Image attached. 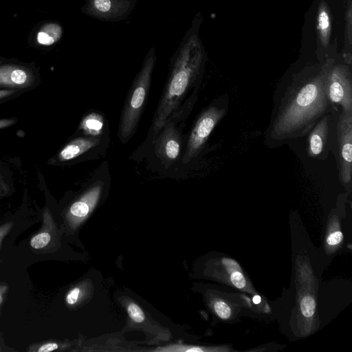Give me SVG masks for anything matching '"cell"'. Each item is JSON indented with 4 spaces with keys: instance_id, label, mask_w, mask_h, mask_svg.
Wrapping results in <instances>:
<instances>
[{
    "instance_id": "cell-9",
    "label": "cell",
    "mask_w": 352,
    "mask_h": 352,
    "mask_svg": "<svg viewBox=\"0 0 352 352\" xmlns=\"http://www.w3.org/2000/svg\"><path fill=\"white\" fill-rule=\"evenodd\" d=\"M81 12L93 19L116 23L126 19L133 11L138 0H82Z\"/></svg>"
},
{
    "instance_id": "cell-14",
    "label": "cell",
    "mask_w": 352,
    "mask_h": 352,
    "mask_svg": "<svg viewBox=\"0 0 352 352\" xmlns=\"http://www.w3.org/2000/svg\"><path fill=\"white\" fill-rule=\"evenodd\" d=\"M63 35V28L57 23L44 25L37 34V41L43 45H51L58 42Z\"/></svg>"
},
{
    "instance_id": "cell-27",
    "label": "cell",
    "mask_w": 352,
    "mask_h": 352,
    "mask_svg": "<svg viewBox=\"0 0 352 352\" xmlns=\"http://www.w3.org/2000/svg\"><path fill=\"white\" fill-rule=\"evenodd\" d=\"M11 122H12L11 120H0V128L8 126V125L10 124Z\"/></svg>"
},
{
    "instance_id": "cell-8",
    "label": "cell",
    "mask_w": 352,
    "mask_h": 352,
    "mask_svg": "<svg viewBox=\"0 0 352 352\" xmlns=\"http://www.w3.org/2000/svg\"><path fill=\"white\" fill-rule=\"evenodd\" d=\"M340 109H333L324 115L307 134L306 151L309 157L325 160L331 152L334 124Z\"/></svg>"
},
{
    "instance_id": "cell-5",
    "label": "cell",
    "mask_w": 352,
    "mask_h": 352,
    "mask_svg": "<svg viewBox=\"0 0 352 352\" xmlns=\"http://www.w3.org/2000/svg\"><path fill=\"white\" fill-rule=\"evenodd\" d=\"M331 151L338 170V177L346 188L352 180V114L338 111L333 132Z\"/></svg>"
},
{
    "instance_id": "cell-16",
    "label": "cell",
    "mask_w": 352,
    "mask_h": 352,
    "mask_svg": "<svg viewBox=\"0 0 352 352\" xmlns=\"http://www.w3.org/2000/svg\"><path fill=\"white\" fill-rule=\"evenodd\" d=\"M104 126L102 116L96 113L88 114L82 121L80 128L87 135L96 137L102 132Z\"/></svg>"
},
{
    "instance_id": "cell-21",
    "label": "cell",
    "mask_w": 352,
    "mask_h": 352,
    "mask_svg": "<svg viewBox=\"0 0 352 352\" xmlns=\"http://www.w3.org/2000/svg\"><path fill=\"white\" fill-rule=\"evenodd\" d=\"M230 280L232 284L239 289L245 287L246 280L240 270L233 271L230 274Z\"/></svg>"
},
{
    "instance_id": "cell-19",
    "label": "cell",
    "mask_w": 352,
    "mask_h": 352,
    "mask_svg": "<svg viewBox=\"0 0 352 352\" xmlns=\"http://www.w3.org/2000/svg\"><path fill=\"white\" fill-rule=\"evenodd\" d=\"M51 239L50 235L47 232H42L34 236L30 244L33 248L40 249L46 246Z\"/></svg>"
},
{
    "instance_id": "cell-1",
    "label": "cell",
    "mask_w": 352,
    "mask_h": 352,
    "mask_svg": "<svg viewBox=\"0 0 352 352\" xmlns=\"http://www.w3.org/2000/svg\"><path fill=\"white\" fill-rule=\"evenodd\" d=\"M333 60L330 58L320 67L302 69L278 85L270 122L264 132L268 147L281 146L306 136L333 109L327 94V76Z\"/></svg>"
},
{
    "instance_id": "cell-11",
    "label": "cell",
    "mask_w": 352,
    "mask_h": 352,
    "mask_svg": "<svg viewBox=\"0 0 352 352\" xmlns=\"http://www.w3.org/2000/svg\"><path fill=\"white\" fill-rule=\"evenodd\" d=\"M33 79L27 68L11 64L0 65V86L23 88L30 85Z\"/></svg>"
},
{
    "instance_id": "cell-3",
    "label": "cell",
    "mask_w": 352,
    "mask_h": 352,
    "mask_svg": "<svg viewBox=\"0 0 352 352\" xmlns=\"http://www.w3.org/2000/svg\"><path fill=\"white\" fill-rule=\"evenodd\" d=\"M156 61L155 47H152L146 54L125 101L118 128V137L122 143H126L137 128L146 104Z\"/></svg>"
},
{
    "instance_id": "cell-13",
    "label": "cell",
    "mask_w": 352,
    "mask_h": 352,
    "mask_svg": "<svg viewBox=\"0 0 352 352\" xmlns=\"http://www.w3.org/2000/svg\"><path fill=\"white\" fill-rule=\"evenodd\" d=\"M332 17L331 10L325 1H321L317 11V34L318 39L322 47L326 48L331 34Z\"/></svg>"
},
{
    "instance_id": "cell-26",
    "label": "cell",
    "mask_w": 352,
    "mask_h": 352,
    "mask_svg": "<svg viewBox=\"0 0 352 352\" xmlns=\"http://www.w3.org/2000/svg\"><path fill=\"white\" fill-rule=\"evenodd\" d=\"M13 90H0V99L8 97L14 94Z\"/></svg>"
},
{
    "instance_id": "cell-24",
    "label": "cell",
    "mask_w": 352,
    "mask_h": 352,
    "mask_svg": "<svg viewBox=\"0 0 352 352\" xmlns=\"http://www.w3.org/2000/svg\"><path fill=\"white\" fill-rule=\"evenodd\" d=\"M223 263L229 271L232 270L233 272L236 271V270H240V267L238 263L232 259L223 258Z\"/></svg>"
},
{
    "instance_id": "cell-28",
    "label": "cell",
    "mask_w": 352,
    "mask_h": 352,
    "mask_svg": "<svg viewBox=\"0 0 352 352\" xmlns=\"http://www.w3.org/2000/svg\"><path fill=\"white\" fill-rule=\"evenodd\" d=\"M253 302L256 304H258L261 302V297L259 296H255L253 298Z\"/></svg>"
},
{
    "instance_id": "cell-18",
    "label": "cell",
    "mask_w": 352,
    "mask_h": 352,
    "mask_svg": "<svg viewBox=\"0 0 352 352\" xmlns=\"http://www.w3.org/2000/svg\"><path fill=\"white\" fill-rule=\"evenodd\" d=\"M127 312L130 318L135 322H142L145 315L142 309L135 303L131 302L127 306Z\"/></svg>"
},
{
    "instance_id": "cell-25",
    "label": "cell",
    "mask_w": 352,
    "mask_h": 352,
    "mask_svg": "<svg viewBox=\"0 0 352 352\" xmlns=\"http://www.w3.org/2000/svg\"><path fill=\"white\" fill-rule=\"evenodd\" d=\"M58 348V345L55 343H48L43 345L38 349V352H48L52 351Z\"/></svg>"
},
{
    "instance_id": "cell-15",
    "label": "cell",
    "mask_w": 352,
    "mask_h": 352,
    "mask_svg": "<svg viewBox=\"0 0 352 352\" xmlns=\"http://www.w3.org/2000/svg\"><path fill=\"white\" fill-rule=\"evenodd\" d=\"M352 44V0H347V6L345 12V30H344V47L342 57L345 63L349 65L352 63L351 56Z\"/></svg>"
},
{
    "instance_id": "cell-4",
    "label": "cell",
    "mask_w": 352,
    "mask_h": 352,
    "mask_svg": "<svg viewBox=\"0 0 352 352\" xmlns=\"http://www.w3.org/2000/svg\"><path fill=\"white\" fill-rule=\"evenodd\" d=\"M229 98L227 95L214 100L199 115L188 140L182 162L188 164L203 150L210 133L228 113Z\"/></svg>"
},
{
    "instance_id": "cell-6",
    "label": "cell",
    "mask_w": 352,
    "mask_h": 352,
    "mask_svg": "<svg viewBox=\"0 0 352 352\" xmlns=\"http://www.w3.org/2000/svg\"><path fill=\"white\" fill-rule=\"evenodd\" d=\"M197 92L195 91L188 99L185 108L178 109L170 116L153 143L155 154L167 166H170L179 157L182 135L177 124L189 114L195 102Z\"/></svg>"
},
{
    "instance_id": "cell-20",
    "label": "cell",
    "mask_w": 352,
    "mask_h": 352,
    "mask_svg": "<svg viewBox=\"0 0 352 352\" xmlns=\"http://www.w3.org/2000/svg\"><path fill=\"white\" fill-rule=\"evenodd\" d=\"M214 309L217 314L222 319H227L231 314L229 305L223 301H217L214 304Z\"/></svg>"
},
{
    "instance_id": "cell-23",
    "label": "cell",
    "mask_w": 352,
    "mask_h": 352,
    "mask_svg": "<svg viewBox=\"0 0 352 352\" xmlns=\"http://www.w3.org/2000/svg\"><path fill=\"white\" fill-rule=\"evenodd\" d=\"M343 238V234L341 232L337 231L331 233L327 238V243L330 245H335L338 244Z\"/></svg>"
},
{
    "instance_id": "cell-22",
    "label": "cell",
    "mask_w": 352,
    "mask_h": 352,
    "mask_svg": "<svg viewBox=\"0 0 352 352\" xmlns=\"http://www.w3.org/2000/svg\"><path fill=\"white\" fill-rule=\"evenodd\" d=\"M80 294V289L79 287H74L67 294L66 297V301L69 305L75 304Z\"/></svg>"
},
{
    "instance_id": "cell-10",
    "label": "cell",
    "mask_w": 352,
    "mask_h": 352,
    "mask_svg": "<svg viewBox=\"0 0 352 352\" xmlns=\"http://www.w3.org/2000/svg\"><path fill=\"white\" fill-rule=\"evenodd\" d=\"M96 182L90 186L80 198L71 206L69 212L72 216L77 219H83L96 206L104 186L101 180Z\"/></svg>"
},
{
    "instance_id": "cell-2",
    "label": "cell",
    "mask_w": 352,
    "mask_h": 352,
    "mask_svg": "<svg viewBox=\"0 0 352 352\" xmlns=\"http://www.w3.org/2000/svg\"><path fill=\"white\" fill-rule=\"evenodd\" d=\"M201 21L202 16L198 12L170 58L168 79L145 141L146 145H153L156 136L167 120L179 109L190 89L199 86L201 81L207 60L199 35Z\"/></svg>"
},
{
    "instance_id": "cell-12",
    "label": "cell",
    "mask_w": 352,
    "mask_h": 352,
    "mask_svg": "<svg viewBox=\"0 0 352 352\" xmlns=\"http://www.w3.org/2000/svg\"><path fill=\"white\" fill-rule=\"evenodd\" d=\"M100 139L94 136L79 137L72 140L59 153L58 160L69 161L91 151L100 144Z\"/></svg>"
},
{
    "instance_id": "cell-29",
    "label": "cell",
    "mask_w": 352,
    "mask_h": 352,
    "mask_svg": "<svg viewBox=\"0 0 352 352\" xmlns=\"http://www.w3.org/2000/svg\"><path fill=\"white\" fill-rule=\"evenodd\" d=\"M2 300H3L2 297L0 296V304L2 302Z\"/></svg>"
},
{
    "instance_id": "cell-7",
    "label": "cell",
    "mask_w": 352,
    "mask_h": 352,
    "mask_svg": "<svg viewBox=\"0 0 352 352\" xmlns=\"http://www.w3.org/2000/svg\"><path fill=\"white\" fill-rule=\"evenodd\" d=\"M351 65L332 62L327 76V94L333 106L352 114V72Z\"/></svg>"
},
{
    "instance_id": "cell-17",
    "label": "cell",
    "mask_w": 352,
    "mask_h": 352,
    "mask_svg": "<svg viewBox=\"0 0 352 352\" xmlns=\"http://www.w3.org/2000/svg\"><path fill=\"white\" fill-rule=\"evenodd\" d=\"M316 302L310 296H305L300 302V310L305 317L310 318L315 313Z\"/></svg>"
}]
</instances>
